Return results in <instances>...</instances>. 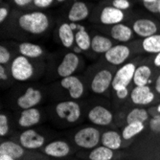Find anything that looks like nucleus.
<instances>
[{"label":"nucleus","mask_w":160,"mask_h":160,"mask_svg":"<svg viewBox=\"0 0 160 160\" xmlns=\"http://www.w3.org/2000/svg\"><path fill=\"white\" fill-rule=\"evenodd\" d=\"M38 152H40L41 153L53 160H57L70 157L74 154L76 155L78 150L73 144H70L68 141L62 139H57L47 143Z\"/></svg>","instance_id":"nucleus-16"},{"label":"nucleus","mask_w":160,"mask_h":160,"mask_svg":"<svg viewBox=\"0 0 160 160\" xmlns=\"http://www.w3.org/2000/svg\"><path fill=\"white\" fill-rule=\"evenodd\" d=\"M16 55L17 54L14 52L11 42H1V45H0V64L9 66Z\"/></svg>","instance_id":"nucleus-31"},{"label":"nucleus","mask_w":160,"mask_h":160,"mask_svg":"<svg viewBox=\"0 0 160 160\" xmlns=\"http://www.w3.org/2000/svg\"><path fill=\"white\" fill-rule=\"evenodd\" d=\"M10 119L7 113L1 112L0 114V136L1 138H6L10 133Z\"/></svg>","instance_id":"nucleus-37"},{"label":"nucleus","mask_w":160,"mask_h":160,"mask_svg":"<svg viewBox=\"0 0 160 160\" xmlns=\"http://www.w3.org/2000/svg\"><path fill=\"white\" fill-rule=\"evenodd\" d=\"M101 145L114 151H122L127 149L121 132L116 129H107L102 133Z\"/></svg>","instance_id":"nucleus-30"},{"label":"nucleus","mask_w":160,"mask_h":160,"mask_svg":"<svg viewBox=\"0 0 160 160\" xmlns=\"http://www.w3.org/2000/svg\"><path fill=\"white\" fill-rule=\"evenodd\" d=\"M43 114L40 108H33L21 110L17 117V126L21 129L32 128L38 126L43 119Z\"/></svg>","instance_id":"nucleus-27"},{"label":"nucleus","mask_w":160,"mask_h":160,"mask_svg":"<svg viewBox=\"0 0 160 160\" xmlns=\"http://www.w3.org/2000/svg\"><path fill=\"white\" fill-rule=\"evenodd\" d=\"M67 1H68V0H56V4L60 5V4H63V3H65Z\"/></svg>","instance_id":"nucleus-44"},{"label":"nucleus","mask_w":160,"mask_h":160,"mask_svg":"<svg viewBox=\"0 0 160 160\" xmlns=\"http://www.w3.org/2000/svg\"><path fill=\"white\" fill-rule=\"evenodd\" d=\"M33 0H10V4L13 9L27 10L30 8Z\"/></svg>","instance_id":"nucleus-39"},{"label":"nucleus","mask_w":160,"mask_h":160,"mask_svg":"<svg viewBox=\"0 0 160 160\" xmlns=\"http://www.w3.org/2000/svg\"><path fill=\"white\" fill-rule=\"evenodd\" d=\"M101 1L118 10L127 12L133 11V7L136 3L135 0H101Z\"/></svg>","instance_id":"nucleus-33"},{"label":"nucleus","mask_w":160,"mask_h":160,"mask_svg":"<svg viewBox=\"0 0 160 160\" xmlns=\"http://www.w3.org/2000/svg\"><path fill=\"white\" fill-rule=\"evenodd\" d=\"M117 113L122 115V117L121 119L116 121V124L119 126L121 125V127H124L127 124L134 123V122L148 123L149 120L151 119V115L147 108L133 107L126 110L117 111Z\"/></svg>","instance_id":"nucleus-26"},{"label":"nucleus","mask_w":160,"mask_h":160,"mask_svg":"<svg viewBox=\"0 0 160 160\" xmlns=\"http://www.w3.org/2000/svg\"><path fill=\"white\" fill-rule=\"evenodd\" d=\"M91 49L90 56L91 58H100L106 54L111 47H113L116 42L113 41L110 38L106 36L105 34L98 31L96 28L92 26L91 30Z\"/></svg>","instance_id":"nucleus-24"},{"label":"nucleus","mask_w":160,"mask_h":160,"mask_svg":"<svg viewBox=\"0 0 160 160\" xmlns=\"http://www.w3.org/2000/svg\"><path fill=\"white\" fill-rule=\"evenodd\" d=\"M16 54L24 56L32 60H46L47 50L38 43L32 41H11Z\"/></svg>","instance_id":"nucleus-22"},{"label":"nucleus","mask_w":160,"mask_h":160,"mask_svg":"<svg viewBox=\"0 0 160 160\" xmlns=\"http://www.w3.org/2000/svg\"><path fill=\"white\" fill-rule=\"evenodd\" d=\"M159 73L160 71L153 65L150 57L145 56L135 70L132 86L152 85Z\"/></svg>","instance_id":"nucleus-17"},{"label":"nucleus","mask_w":160,"mask_h":160,"mask_svg":"<svg viewBox=\"0 0 160 160\" xmlns=\"http://www.w3.org/2000/svg\"><path fill=\"white\" fill-rule=\"evenodd\" d=\"M86 117L92 125L108 128L115 123V114L104 105H96L87 110Z\"/></svg>","instance_id":"nucleus-23"},{"label":"nucleus","mask_w":160,"mask_h":160,"mask_svg":"<svg viewBox=\"0 0 160 160\" xmlns=\"http://www.w3.org/2000/svg\"><path fill=\"white\" fill-rule=\"evenodd\" d=\"M12 7L10 2L6 0H0V25L4 26L5 23L8 21L11 13L12 12Z\"/></svg>","instance_id":"nucleus-34"},{"label":"nucleus","mask_w":160,"mask_h":160,"mask_svg":"<svg viewBox=\"0 0 160 160\" xmlns=\"http://www.w3.org/2000/svg\"><path fill=\"white\" fill-rule=\"evenodd\" d=\"M152 88H153L154 92L156 93V95L160 98V73L158 74V76L156 77V79L152 84Z\"/></svg>","instance_id":"nucleus-42"},{"label":"nucleus","mask_w":160,"mask_h":160,"mask_svg":"<svg viewBox=\"0 0 160 160\" xmlns=\"http://www.w3.org/2000/svg\"><path fill=\"white\" fill-rule=\"evenodd\" d=\"M0 153H5L17 160H53L40 152L29 151L13 139L1 138Z\"/></svg>","instance_id":"nucleus-9"},{"label":"nucleus","mask_w":160,"mask_h":160,"mask_svg":"<svg viewBox=\"0 0 160 160\" xmlns=\"http://www.w3.org/2000/svg\"><path fill=\"white\" fill-rule=\"evenodd\" d=\"M148 110H149L151 117H152V116H156V115H160V102L158 104H156L155 106L148 108Z\"/></svg>","instance_id":"nucleus-40"},{"label":"nucleus","mask_w":160,"mask_h":160,"mask_svg":"<svg viewBox=\"0 0 160 160\" xmlns=\"http://www.w3.org/2000/svg\"><path fill=\"white\" fill-rule=\"evenodd\" d=\"M149 57H150L152 62L153 63V65L160 71V53L155 54V55H152Z\"/></svg>","instance_id":"nucleus-41"},{"label":"nucleus","mask_w":160,"mask_h":160,"mask_svg":"<svg viewBox=\"0 0 160 160\" xmlns=\"http://www.w3.org/2000/svg\"><path fill=\"white\" fill-rule=\"evenodd\" d=\"M160 102V98L154 92L152 85L133 86L128 98V108L133 107L150 108Z\"/></svg>","instance_id":"nucleus-13"},{"label":"nucleus","mask_w":160,"mask_h":160,"mask_svg":"<svg viewBox=\"0 0 160 160\" xmlns=\"http://www.w3.org/2000/svg\"><path fill=\"white\" fill-rule=\"evenodd\" d=\"M136 56H152L160 53V34L130 41Z\"/></svg>","instance_id":"nucleus-25"},{"label":"nucleus","mask_w":160,"mask_h":160,"mask_svg":"<svg viewBox=\"0 0 160 160\" xmlns=\"http://www.w3.org/2000/svg\"><path fill=\"white\" fill-rule=\"evenodd\" d=\"M84 67V60L82 54L68 50L62 57V61L57 64L55 74L57 78H66L69 76L78 75Z\"/></svg>","instance_id":"nucleus-11"},{"label":"nucleus","mask_w":160,"mask_h":160,"mask_svg":"<svg viewBox=\"0 0 160 160\" xmlns=\"http://www.w3.org/2000/svg\"><path fill=\"white\" fill-rule=\"evenodd\" d=\"M6 1H8V2H9V1H10V0H6Z\"/></svg>","instance_id":"nucleus-45"},{"label":"nucleus","mask_w":160,"mask_h":160,"mask_svg":"<svg viewBox=\"0 0 160 160\" xmlns=\"http://www.w3.org/2000/svg\"><path fill=\"white\" fill-rule=\"evenodd\" d=\"M0 160H17L14 159L13 157L8 155V154H5V153H0Z\"/></svg>","instance_id":"nucleus-43"},{"label":"nucleus","mask_w":160,"mask_h":160,"mask_svg":"<svg viewBox=\"0 0 160 160\" xmlns=\"http://www.w3.org/2000/svg\"><path fill=\"white\" fill-rule=\"evenodd\" d=\"M55 26L54 18L44 11L12 9L1 33L18 41H30L47 36Z\"/></svg>","instance_id":"nucleus-1"},{"label":"nucleus","mask_w":160,"mask_h":160,"mask_svg":"<svg viewBox=\"0 0 160 160\" xmlns=\"http://www.w3.org/2000/svg\"><path fill=\"white\" fill-rule=\"evenodd\" d=\"M75 45L80 48L85 56H90L91 49V33L86 26L76 23L75 25Z\"/></svg>","instance_id":"nucleus-29"},{"label":"nucleus","mask_w":160,"mask_h":160,"mask_svg":"<svg viewBox=\"0 0 160 160\" xmlns=\"http://www.w3.org/2000/svg\"><path fill=\"white\" fill-rule=\"evenodd\" d=\"M146 132L151 134L159 135L160 134V115L152 116L148 122L147 128L145 130Z\"/></svg>","instance_id":"nucleus-36"},{"label":"nucleus","mask_w":160,"mask_h":160,"mask_svg":"<svg viewBox=\"0 0 160 160\" xmlns=\"http://www.w3.org/2000/svg\"><path fill=\"white\" fill-rule=\"evenodd\" d=\"M76 156L82 160H122L128 157V153L125 151H114L99 145L92 150L78 152Z\"/></svg>","instance_id":"nucleus-18"},{"label":"nucleus","mask_w":160,"mask_h":160,"mask_svg":"<svg viewBox=\"0 0 160 160\" xmlns=\"http://www.w3.org/2000/svg\"><path fill=\"white\" fill-rule=\"evenodd\" d=\"M75 25L65 19L58 20L55 26V37L60 44L67 49L72 50L75 46Z\"/></svg>","instance_id":"nucleus-21"},{"label":"nucleus","mask_w":160,"mask_h":160,"mask_svg":"<svg viewBox=\"0 0 160 160\" xmlns=\"http://www.w3.org/2000/svg\"><path fill=\"white\" fill-rule=\"evenodd\" d=\"M134 57H136V55L134 54L130 42L116 43L113 47L100 58V60L115 68H118Z\"/></svg>","instance_id":"nucleus-12"},{"label":"nucleus","mask_w":160,"mask_h":160,"mask_svg":"<svg viewBox=\"0 0 160 160\" xmlns=\"http://www.w3.org/2000/svg\"><path fill=\"white\" fill-rule=\"evenodd\" d=\"M13 139V138H12ZM13 140L19 143L22 147L29 151H39L47 144L44 134L40 133L35 128H26L18 132Z\"/></svg>","instance_id":"nucleus-20"},{"label":"nucleus","mask_w":160,"mask_h":160,"mask_svg":"<svg viewBox=\"0 0 160 160\" xmlns=\"http://www.w3.org/2000/svg\"><path fill=\"white\" fill-rule=\"evenodd\" d=\"M116 70L117 68L98 59L97 62L87 68L82 76L87 90L98 96H110Z\"/></svg>","instance_id":"nucleus-3"},{"label":"nucleus","mask_w":160,"mask_h":160,"mask_svg":"<svg viewBox=\"0 0 160 160\" xmlns=\"http://www.w3.org/2000/svg\"><path fill=\"white\" fill-rule=\"evenodd\" d=\"M57 5L56 0H33L30 8L27 10H38V11H44L48 8Z\"/></svg>","instance_id":"nucleus-38"},{"label":"nucleus","mask_w":160,"mask_h":160,"mask_svg":"<svg viewBox=\"0 0 160 160\" xmlns=\"http://www.w3.org/2000/svg\"><path fill=\"white\" fill-rule=\"evenodd\" d=\"M102 129L97 127L86 126L79 128L72 134V144L80 150H92L101 145Z\"/></svg>","instance_id":"nucleus-10"},{"label":"nucleus","mask_w":160,"mask_h":160,"mask_svg":"<svg viewBox=\"0 0 160 160\" xmlns=\"http://www.w3.org/2000/svg\"><path fill=\"white\" fill-rule=\"evenodd\" d=\"M98 31L110 38L116 43H128L136 38L128 23H119L115 25H93Z\"/></svg>","instance_id":"nucleus-14"},{"label":"nucleus","mask_w":160,"mask_h":160,"mask_svg":"<svg viewBox=\"0 0 160 160\" xmlns=\"http://www.w3.org/2000/svg\"><path fill=\"white\" fill-rule=\"evenodd\" d=\"M50 89L52 91V95L60 98L61 101H78L85 96L87 87L82 76L73 75L59 79L51 84Z\"/></svg>","instance_id":"nucleus-5"},{"label":"nucleus","mask_w":160,"mask_h":160,"mask_svg":"<svg viewBox=\"0 0 160 160\" xmlns=\"http://www.w3.org/2000/svg\"><path fill=\"white\" fill-rule=\"evenodd\" d=\"M147 125L148 123L134 122V123L127 124L122 128L121 134L127 146V149L132 146L136 141V139L143 134V132L147 128Z\"/></svg>","instance_id":"nucleus-28"},{"label":"nucleus","mask_w":160,"mask_h":160,"mask_svg":"<svg viewBox=\"0 0 160 160\" xmlns=\"http://www.w3.org/2000/svg\"><path fill=\"white\" fill-rule=\"evenodd\" d=\"M44 60H32L17 54L8 66L9 72L14 82H27L38 79L45 71Z\"/></svg>","instance_id":"nucleus-4"},{"label":"nucleus","mask_w":160,"mask_h":160,"mask_svg":"<svg viewBox=\"0 0 160 160\" xmlns=\"http://www.w3.org/2000/svg\"><path fill=\"white\" fill-rule=\"evenodd\" d=\"M44 98L45 92L43 89L36 86H29L14 99V106L20 110L38 108Z\"/></svg>","instance_id":"nucleus-19"},{"label":"nucleus","mask_w":160,"mask_h":160,"mask_svg":"<svg viewBox=\"0 0 160 160\" xmlns=\"http://www.w3.org/2000/svg\"><path fill=\"white\" fill-rule=\"evenodd\" d=\"M95 5L84 0H73L66 9L64 19L71 23H81L89 20Z\"/></svg>","instance_id":"nucleus-15"},{"label":"nucleus","mask_w":160,"mask_h":160,"mask_svg":"<svg viewBox=\"0 0 160 160\" xmlns=\"http://www.w3.org/2000/svg\"><path fill=\"white\" fill-rule=\"evenodd\" d=\"M137 38H144L160 34V20L150 12L148 14L136 12L128 21Z\"/></svg>","instance_id":"nucleus-7"},{"label":"nucleus","mask_w":160,"mask_h":160,"mask_svg":"<svg viewBox=\"0 0 160 160\" xmlns=\"http://www.w3.org/2000/svg\"><path fill=\"white\" fill-rule=\"evenodd\" d=\"M134 11H122L105 4L100 0L91 13L89 21L93 25H115L119 23H128L133 16Z\"/></svg>","instance_id":"nucleus-6"},{"label":"nucleus","mask_w":160,"mask_h":160,"mask_svg":"<svg viewBox=\"0 0 160 160\" xmlns=\"http://www.w3.org/2000/svg\"><path fill=\"white\" fill-rule=\"evenodd\" d=\"M0 81H1V86L3 88H7L13 82V80L9 72L8 66L3 64H0Z\"/></svg>","instance_id":"nucleus-35"},{"label":"nucleus","mask_w":160,"mask_h":160,"mask_svg":"<svg viewBox=\"0 0 160 160\" xmlns=\"http://www.w3.org/2000/svg\"><path fill=\"white\" fill-rule=\"evenodd\" d=\"M145 56L138 55L117 68L111 87V98L117 111L128 108V98L132 88L135 70Z\"/></svg>","instance_id":"nucleus-2"},{"label":"nucleus","mask_w":160,"mask_h":160,"mask_svg":"<svg viewBox=\"0 0 160 160\" xmlns=\"http://www.w3.org/2000/svg\"><path fill=\"white\" fill-rule=\"evenodd\" d=\"M151 14L160 20V0H135Z\"/></svg>","instance_id":"nucleus-32"},{"label":"nucleus","mask_w":160,"mask_h":160,"mask_svg":"<svg viewBox=\"0 0 160 160\" xmlns=\"http://www.w3.org/2000/svg\"><path fill=\"white\" fill-rule=\"evenodd\" d=\"M53 114L58 121L64 125H75L82 116V108L78 101L64 100L56 103Z\"/></svg>","instance_id":"nucleus-8"}]
</instances>
